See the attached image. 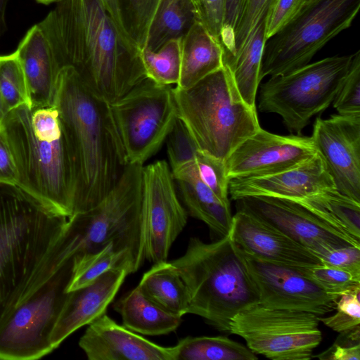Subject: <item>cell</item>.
<instances>
[{
    "label": "cell",
    "mask_w": 360,
    "mask_h": 360,
    "mask_svg": "<svg viewBox=\"0 0 360 360\" xmlns=\"http://www.w3.org/2000/svg\"><path fill=\"white\" fill-rule=\"evenodd\" d=\"M38 25L56 75L63 67L72 68L109 103L147 78L139 50L122 35L101 0H58Z\"/></svg>",
    "instance_id": "1"
},
{
    "label": "cell",
    "mask_w": 360,
    "mask_h": 360,
    "mask_svg": "<svg viewBox=\"0 0 360 360\" xmlns=\"http://www.w3.org/2000/svg\"><path fill=\"white\" fill-rule=\"evenodd\" d=\"M53 105L75 158L73 214L101 201L128 163L110 103L89 89L70 67L57 72Z\"/></svg>",
    "instance_id": "2"
},
{
    "label": "cell",
    "mask_w": 360,
    "mask_h": 360,
    "mask_svg": "<svg viewBox=\"0 0 360 360\" xmlns=\"http://www.w3.org/2000/svg\"><path fill=\"white\" fill-rule=\"evenodd\" d=\"M17 173V186L55 212L70 217L76 193L74 155L54 105H21L1 129Z\"/></svg>",
    "instance_id": "3"
},
{
    "label": "cell",
    "mask_w": 360,
    "mask_h": 360,
    "mask_svg": "<svg viewBox=\"0 0 360 360\" xmlns=\"http://www.w3.org/2000/svg\"><path fill=\"white\" fill-rule=\"evenodd\" d=\"M67 219L17 185L0 182V323L48 261Z\"/></svg>",
    "instance_id": "4"
},
{
    "label": "cell",
    "mask_w": 360,
    "mask_h": 360,
    "mask_svg": "<svg viewBox=\"0 0 360 360\" xmlns=\"http://www.w3.org/2000/svg\"><path fill=\"white\" fill-rule=\"evenodd\" d=\"M169 262L188 289V314L202 317L220 332L229 334L232 318L259 302L229 233L211 243L192 237L184 254Z\"/></svg>",
    "instance_id": "5"
},
{
    "label": "cell",
    "mask_w": 360,
    "mask_h": 360,
    "mask_svg": "<svg viewBox=\"0 0 360 360\" xmlns=\"http://www.w3.org/2000/svg\"><path fill=\"white\" fill-rule=\"evenodd\" d=\"M178 117L199 150L225 160L261 127L224 66L188 89H172Z\"/></svg>",
    "instance_id": "6"
},
{
    "label": "cell",
    "mask_w": 360,
    "mask_h": 360,
    "mask_svg": "<svg viewBox=\"0 0 360 360\" xmlns=\"http://www.w3.org/2000/svg\"><path fill=\"white\" fill-rule=\"evenodd\" d=\"M143 167L128 164L101 201L68 218L60 238L68 257L112 243L117 250L130 252L142 266L146 260L141 216Z\"/></svg>",
    "instance_id": "7"
},
{
    "label": "cell",
    "mask_w": 360,
    "mask_h": 360,
    "mask_svg": "<svg viewBox=\"0 0 360 360\" xmlns=\"http://www.w3.org/2000/svg\"><path fill=\"white\" fill-rule=\"evenodd\" d=\"M74 256L56 250L20 302L0 323V359L33 360L54 350L51 335L68 298Z\"/></svg>",
    "instance_id": "8"
},
{
    "label": "cell",
    "mask_w": 360,
    "mask_h": 360,
    "mask_svg": "<svg viewBox=\"0 0 360 360\" xmlns=\"http://www.w3.org/2000/svg\"><path fill=\"white\" fill-rule=\"evenodd\" d=\"M360 0H307L264 45L259 79L285 75L311 62L329 41L349 28Z\"/></svg>",
    "instance_id": "9"
},
{
    "label": "cell",
    "mask_w": 360,
    "mask_h": 360,
    "mask_svg": "<svg viewBox=\"0 0 360 360\" xmlns=\"http://www.w3.org/2000/svg\"><path fill=\"white\" fill-rule=\"evenodd\" d=\"M353 53L327 57L289 73L271 77L259 89V110L280 115L290 132L302 131L333 103Z\"/></svg>",
    "instance_id": "10"
},
{
    "label": "cell",
    "mask_w": 360,
    "mask_h": 360,
    "mask_svg": "<svg viewBox=\"0 0 360 360\" xmlns=\"http://www.w3.org/2000/svg\"><path fill=\"white\" fill-rule=\"evenodd\" d=\"M319 315L260 302L236 314L229 334L242 337L255 354L274 360H309L322 340Z\"/></svg>",
    "instance_id": "11"
},
{
    "label": "cell",
    "mask_w": 360,
    "mask_h": 360,
    "mask_svg": "<svg viewBox=\"0 0 360 360\" xmlns=\"http://www.w3.org/2000/svg\"><path fill=\"white\" fill-rule=\"evenodd\" d=\"M172 89L147 77L110 103L128 164L143 165L165 142L178 118Z\"/></svg>",
    "instance_id": "12"
},
{
    "label": "cell",
    "mask_w": 360,
    "mask_h": 360,
    "mask_svg": "<svg viewBox=\"0 0 360 360\" xmlns=\"http://www.w3.org/2000/svg\"><path fill=\"white\" fill-rule=\"evenodd\" d=\"M168 164L143 167L141 216L145 259L167 261L170 248L187 223L188 213L178 198Z\"/></svg>",
    "instance_id": "13"
},
{
    "label": "cell",
    "mask_w": 360,
    "mask_h": 360,
    "mask_svg": "<svg viewBox=\"0 0 360 360\" xmlns=\"http://www.w3.org/2000/svg\"><path fill=\"white\" fill-rule=\"evenodd\" d=\"M233 246L245 264L262 304L272 308L309 311L319 316L335 309L339 297L328 294L303 271V269L262 260L234 244Z\"/></svg>",
    "instance_id": "14"
},
{
    "label": "cell",
    "mask_w": 360,
    "mask_h": 360,
    "mask_svg": "<svg viewBox=\"0 0 360 360\" xmlns=\"http://www.w3.org/2000/svg\"><path fill=\"white\" fill-rule=\"evenodd\" d=\"M236 201L238 210L276 228L314 255L326 248L360 247V240L335 227L296 201L266 196H249Z\"/></svg>",
    "instance_id": "15"
},
{
    "label": "cell",
    "mask_w": 360,
    "mask_h": 360,
    "mask_svg": "<svg viewBox=\"0 0 360 360\" xmlns=\"http://www.w3.org/2000/svg\"><path fill=\"white\" fill-rule=\"evenodd\" d=\"M311 137L338 191L360 202V115L317 117Z\"/></svg>",
    "instance_id": "16"
},
{
    "label": "cell",
    "mask_w": 360,
    "mask_h": 360,
    "mask_svg": "<svg viewBox=\"0 0 360 360\" xmlns=\"http://www.w3.org/2000/svg\"><path fill=\"white\" fill-rule=\"evenodd\" d=\"M317 150L311 136L273 134L262 127L225 160L229 179L271 174L293 167Z\"/></svg>",
    "instance_id": "17"
},
{
    "label": "cell",
    "mask_w": 360,
    "mask_h": 360,
    "mask_svg": "<svg viewBox=\"0 0 360 360\" xmlns=\"http://www.w3.org/2000/svg\"><path fill=\"white\" fill-rule=\"evenodd\" d=\"M337 189L324 161L317 153L311 158L276 173L229 179V194L236 200L249 196L284 198L296 202Z\"/></svg>",
    "instance_id": "18"
},
{
    "label": "cell",
    "mask_w": 360,
    "mask_h": 360,
    "mask_svg": "<svg viewBox=\"0 0 360 360\" xmlns=\"http://www.w3.org/2000/svg\"><path fill=\"white\" fill-rule=\"evenodd\" d=\"M229 236L238 248L262 260L297 269L321 264L305 247L243 210L233 216Z\"/></svg>",
    "instance_id": "19"
},
{
    "label": "cell",
    "mask_w": 360,
    "mask_h": 360,
    "mask_svg": "<svg viewBox=\"0 0 360 360\" xmlns=\"http://www.w3.org/2000/svg\"><path fill=\"white\" fill-rule=\"evenodd\" d=\"M79 345L89 360H173L172 347L143 338L106 314L88 325Z\"/></svg>",
    "instance_id": "20"
},
{
    "label": "cell",
    "mask_w": 360,
    "mask_h": 360,
    "mask_svg": "<svg viewBox=\"0 0 360 360\" xmlns=\"http://www.w3.org/2000/svg\"><path fill=\"white\" fill-rule=\"evenodd\" d=\"M129 274L125 269H112L92 283L69 292L51 335L54 349L75 331L106 314Z\"/></svg>",
    "instance_id": "21"
},
{
    "label": "cell",
    "mask_w": 360,
    "mask_h": 360,
    "mask_svg": "<svg viewBox=\"0 0 360 360\" xmlns=\"http://www.w3.org/2000/svg\"><path fill=\"white\" fill-rule=\"evenodd\" d=\"M15 52L25 77L32 108L53 105L55 66L49 42L38 24L27 32Z\"/></svg>",
    "instance_id": "22"
},
{
    "label": "cell",
    "mask_w": 360,
    "mask_h": 360,
    "mask_svg": "<svg viewBox=\"0 0 360 360\" xmlns=\"http://www.w3.org/2000/svg\"><path fill=\"white\" fill-rule=\"evenodd\" d=\"M172 174L187 213L203 221L218 238L227 236L233 218L229 201L218 198L200 179L195 162Z\"/></svg>",
    "instance_id": "23"
},
{
    "label": "cell",
    "mask_w": 360,
    "mask_h": 360,
    "mask_svg": "<svg viewBox=\"0 0 360 360\" xmlns=\"http://www.w3.org/2000/svg\"><path fill=\"white\" fill-rule=\"evenodd\" d=\"M224 66L220 41L196 20L181 40V65L176 86L188 89Z\"/></svg>",
    "instance_id": "24"
},
{
    "label": "cell",
    "mask_w": 360,
    "mask_h": 360,
    "mask_svg": "<svg viewBox=\"0 0 360 360\" xmlns=\"http://www.w3.org/2000/svg\"><path fill=\"white\" fill-rule=\"evenodd\" d=\"M123 326L144 335H167L175 331L182 317L171 314L148 300L137 285L113 304Z\"/></svg>",
    "instance_id": "25"
},
{
    "label": "cell",
    "mask_w": 360,
    "mask_h": 360,
    "mask_svg": "<svg viewBox=\"0 0 360 360\" xmlns=\"http://www.w3.org/2000/svg\"><path fill=\"white\" fill-rule=\"evenodd\" d=\"M271 0L248 36L235 58L224 66L229 71L233 83L244 101L256 108V96L261 82L259 72L266 41V20Z\"/></svg>",
    "instance_id": "26"
},
{
    "label": "cell",
    "mask_w": 360,
    "mask_h": 360,
    "mask_svg": "<svg viewBox=\"0 0 360 360\" xmlns=\"http://www.w3.org/2000/svg\"><path fill=\"white\" fill-rule=\"evenodd\" d=\"M138 286L148 300L164 310L181 317L188 314V289L168 261L155 263L143 274Z\"/></svg>",
    "instance_id": "27"
},
{
    "label": "cell",
    "mask_w": 360,
    "mask_h": 360,
    "mask_svg": "<svg viewBox=\"0 0 360 360\" xmlns=\"http://www.w3.org/2000/svg\"><path fill=\"white\" fill-rule=\"evenodd\" d=\"M132 254L127 250H117L112 243L94 251L74 255L72 276L68 292L86 286L107 271L125 269L129 274L139 269Z\"/></svg>",
    "instance_id": "28"
},
{
    "label": "cell",
    "mask_w": 360,
    "mask_h": 360,
    "mask_svg": "<svg viewBox=\"0 0 360 360\" xmlns=\"http://www.w3.org/2000/svg\"><path fill=\"white\" fill-rule=\"evenodd\" d=\"M196 20L198 13L191 0H162L144 48L155 51L169 40L183 38Z\"/></svg>",
    "instance_id": "29"
},
{
    "label": "cell",
    "mask_w": 360,
    "mask_h": 360,
    "mask_svg": "<svg viewBox=\"0 0 360 360\" xmlns=\"http://www.w3.org/2000/svg\"><path fill=\"white\" fill-rule=\"evenodd\" d=\"M173 360H256L248 347L225 336H188L172 347Z\"/></svg>",
    "instance_id": "30"
},
{
    "label": "cell",
    "mask_w": 360,
    "mask_h": 360,
    "mask_svg": "<svg viewBox=\"0 0 360 360\" xmlns=\"http://www.w3.org/2000/svg\"><path fill=\"white\" fill-rule=\"evenodd\" d=\"M341 231L360 240V202L338 189L297 202Z\"/></svg>",
    "instance_id": "31"
},
{
    "label": "cell",
    "mask_w": 360,
    "mask_h": 360,
    "mask_svg": "<svg viewBox=\"0 0 360 360\" xmlns=\"http://www.w3.org/2000/svg\"><path fill=\"white\" fill-rule=\"evenodd\" d=\"M181 40H169L155 51L147 48L140 51L148 78L162 85L177 84L181 74Z\"/></svg>",
    "instance_id": "32"
},
{
    "label": "cell",
    "mask_w": 360,
    "mask_h": 360,
    "mask_svg": "<svg viewBox=\"0 0 360 360\" xmlns=\"http://www.w3.org/2000/svg\"><path fill=\"white\" fill-rule=\"evenodd\" d=\"M162 0H117L122 25L130 41L141 51Z\"/></svg>",
    "instance_id": "33"
},
{
    "label": "cell",
    "mask_w": 360,
    "mask_h": 360,
    "mask_svg": "<svg viewBox=\"0 0 360 360\" xmlns=\"http://www.w3.org/2000/svg\"><path fill=\"white\" fill-rule=\"evenodd\" d=\"M0 93L8 111L21 105L32 108L25 77L15 52L0 56Z\"/></svg>",
    "instance_id": "34"
},
{
    "label": "cell",
    "mask_w": 360,
    "mask_h": 360,
    "mask_svg": "<svg viewBox=\"0 0 360 360\" xmlns=\"http://www.w3.org/2000/svg\"><path fill=\"white\" fill-rule=\"evenodd\" d=\"M303 271L328 294L336 297L360 287V274L318 264Z\"/></svg>",
    "instance_id": "35"
},
{
    "label": "cell",
    "mask_w": 360,
    "mask_h": 360,
    "mask_svg": "<svg viewBox=\"0 0 360 360\" xmlns=\"http://www.w3.org/2000/svg\"><path fill=\"white\" fill-rule=\"evenodd\" d=\"M165 142L172 173L195 162L199 149L186 125L179 117Z\"/></svg>",
    "instance_id": "36"
},
{
    "label": "cell",
    "mask_w": 360,
    "mask_h": 360,
    "mask_svg": "<svg viewBox=\"0 0 360 360\" xmlns=\"http://www.w3.org/2000/svg\"><path fill=\"white\" fill-rule=\"evenodd\" d=\"M340 115H360V51L353 58L343 83L333 101Z\"/></svg>",
    "instance_id": "37"
},
{
    "label": "cell",
    "mask_w": 360,
    "mask_h": 360,
    "mask_svg": "<svg viewBox=\"0 0 360 360\" xmlns=\"http://www.w3.org/2000/svg\"><path fill=\"white\" fill-rule=\"evenodd\" d=\"M360 287L341 295L336 302V312L330 316L321 317L332 330L342 333L353 329L360 324Z\"/></svg>",
    "instance_id": "38"
},
{
    "label": "cell",
    "mask_w": 360,
    "mask_h": 360,
    "mask_svg": "<svg viewBox=\"0 0 360 360\" xmlns=\"http://www.w3.org/2000/svg\"><path fill=\"white\" fill-rule=\"evenodd\" d=\"M195 165L200 179L224 201H229V181L225 160L198 150Z\"/></svg>",
    "instance_id": "39"
},
{
    "label": "cell",
    "mask_w": 360,
    "mask_h": 360,
    "mask_svg": "<svg viewBox=\"0 0 360 360\" xmlns=\"http://www.w3.org/2000/svg\"><path fill=\"white\" fill-rule=\"evenodd\" d=\"M312 358L322 360H359V326L340 333V335L328 349Z\"/></svg>",
    "instance_id": "40"
},
{
    "label": "cell",
    "mask_w": 360,
    "mask_h": 360,
    "mask_svg": "<svg viewBox=\"0 0 360 360\" xmlns=\"http://www.w3.org/2000/svg\"><path fill=\"white\" fill-rule=\"evenodd\" d=\"M314 255L323 264L360 274V247L349 245L326 248Z\"/></svg>",
    "instance_id": "41"
},
{
    "label": "cell",
    "mask_w": 360,
    "mask_h": 360,
    "mask_svg": "<svg viewBox=\"0 0 360 360\" xmlns=\"http://www.w3.org/2000/svg\"><path fill=\"white\" fill-rule=\"evenodd\" d=\"M270 1L245 0L241 16L235 27L236 56L242 49L248 36L257 23Z\"/></svg>",
    "instance_id": "42"
},
{
    "label": "cell",
    "mask_w": 360,
    "mask_h": 360,
    "mask_svg": "<svg viewBox=\"0 0 360 360\" xmlns=\"http://www.w3.org/2000/svg\"><path fill=\"white\" fill-rule=\"evenodd\" d=\"M307 0H271L266 20V40L287 24Z\"/></svg>",
    "instance_id": "43"
},
{
    "label": "cell",
    "mask_w": 360,
    "mask_h": 360,
    "mask_svg": "<svg viewBox=\"0 0 360 360\" xmlns=\"http://www.w3.org/2000/svg\"><path fill=\"white\" fill-rule=\"evenodd\" d=\"M225 15L226 0H201L199 21L219 41Z\"/></svg>",
    "instance_id": "44"
},
{
    "label": "cell",
    "mask_w": 360,
    "mask_h": 360,
    "mask_svg": "<svg viewBox=\"0 0 360 360\" xmlns=\"http://www.w3.org/2000/svg\"><path fill=\"white\" fill-rule=\"evenodd\" d=\"M0 182L17 185L18 173L6 141L0 131Z\"/></svg>",
    "instance_id": "45"
},
{
    "label": "cell",
    "mask_w": 360,
    "mask_h": 360,
    "mask_svg": "<svg viewBox=\"0 0 360 360\" xmlns=\"http://www.w3.org/2000/svg\"><path fill=\"white\" fill-rule=\"evenodd\" d=\"M245 0H226L225 24L236 27L241 16Z\"/></svg>",
    "instance_id": "46"
},
{
    "label": "cell",
    "mask_w": 360,
    "mask_h": 360,
    "mask_svg": "<svg viewBox=\"0 0 360 360\" xmlns=\"http://www.w3.org/2000/svg\"><path fill=\"white\" fill-rule=\"evenodd\" d=\"M104 7L105 8V10L107 11L108 13L113 20L115 25L122 34V35L127 39L129 41L130 40L127 37V34L125 33L122 25V21L119 13V9L117 6V0H101ZM131 42V41H130ZM132 44V43H131Z\"/></svg>",
    "instance_id": "47"
},
{
    "label": "cell",
    "mask_w": 360,
    "mask_h": 360,
    "mask_svg": "<svg viewBox=\"0 0 360 360\" xmlns=\"http://www.w3.org/2000/svg\"><path fill=\"white\" fill-rule=\"evenodd\" d=\"M8 0H0V37L5 33L7 26L6 21V11Z\"/></svg>",
    "instance_id": "48"
},
{
    "label": "cell",
    "mask_w": 360,
    "mask_h": 360,
    "mask_svg": "<svg viewBox=\"0 0 360 360\" xmlns=\"http://www.w3.org/2000/svg\"><path fill=\"white\" fill-rule=\"evenodd\" d=\"M8 112L9 111L0 93V131L1 129L3 122Z\"/></svg>",
    "instance_id": "49"
},
{
    "label": "cell",
    "mask_w": 360,
    "mask_h": 360,
    "mask_svg": "<svg viewBox=\"0 0 360 360\" xmlns=\"http://www.w3.org/2000/svg\"><path fill=\"white\" fill-rule=\"evenodd\" d=\"M192 1V3L193 4L195 9H196V11H197V13H198V20H199V15H200V1L201 0H191Z\"/></svg>",
    "instance_id": "50"
},
{
    "label": "cell",
    "mask_w": 360,
    "mask_h": 360,
    "mask_svg": "<svg viewBox=\"0 0 360 360\" xmlns=\"http://www.w3.org/2000/svg\"><path fill=\"white\" fill-rule=\"evenodd\" d=\"M37 2L42 4H50L51 3H56L58 0H36Z\"/></svg>",
    "instance_id": "51"
}]
</instances>
